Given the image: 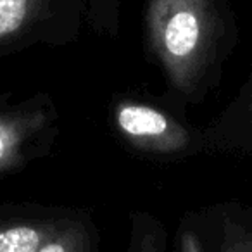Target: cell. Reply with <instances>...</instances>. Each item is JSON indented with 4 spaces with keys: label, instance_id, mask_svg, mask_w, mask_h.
Instances as JSON below:
<instances>
[{
    "label": "cell",
    "instance_id": "cell-1",
    "mask_svg": "<svg viewBox=\"0 0 252 252\" xmlns=\"http://www.w3.org/2000/svg\"><path fill=\"white\" fill-rule=\"evenodd\" d=\"M45 126L47 114L36 104H12L0 97V178L26 164Z\"/></svg>",
    "mask_w": 252,
    "mask_h": 252
},
{
    "label": "cell",
    "instance_id": "cell-2",
    "mask_svg": "<svg viewBox=\"0 0 252 252\" xmlns=\"http://www.w3.org/2000/svg\"><path fill=\"white\" fill-rule=\"evenodd\" d=\"M73 245L54 221L18 206H0V252H66Z\"/></svg>",
    "mask_w": 252,
    "mask_h": 252
},
{
    "label": "cell",
    "instance_id": "cell-3",
    "mask_svg": "<svg viewBox=\"0 0 252 252\" xmlns=\"http://www.w3.org/2000/svg\"><path fill=\"white\" fill-rule=\"evenodd\" d=\"M156 19H159L161 45L169 57L187 59L195 52L200 40V19L190 0H164Z\"/></svg>",
    "mask_w": 252,
    "mask_h": 252
},
{
    "label": "cell",
    "instance_id": "cell-4",
    "mask_svg": "<svg viewBox=\"0 0 252 252\" xmlns=\"http://www.w3.org/2000/svg\"><path fill=\"white\" fill-rule=\"evenodd\" d=\"M49 0H0V57L21 47L38 28Z\"/></svg>",
    "mask_w": 252,
    "mask_h": 252
},
{
    "label": "cell",
    "instance_id": "cell-5",
    "mask_svg": "<svg viewBox=\"0 0 252 252\" xmlns=\"http://www.w3.org/2000/svg\"><path fill=\"white\" fill-rule=\"evenodd\" d=\"M118 123L131 137H159L168 130V119L147 105H125L118 112Z\"/></svg>",
    "mask_w": 252,
    "mask_h": 252
}]
</instances>
